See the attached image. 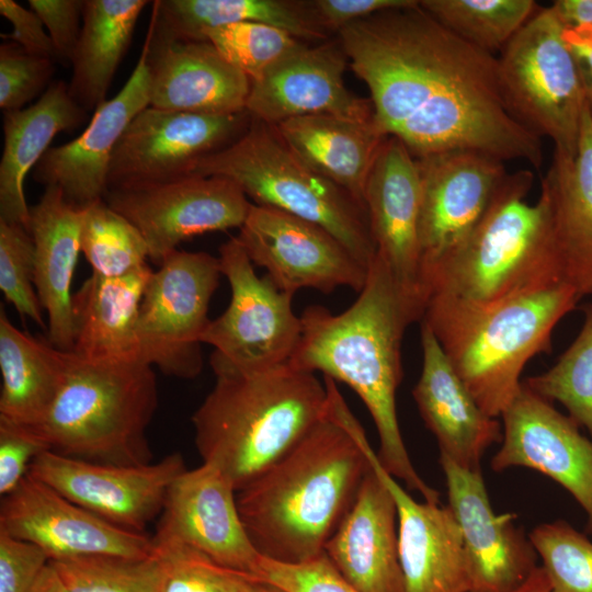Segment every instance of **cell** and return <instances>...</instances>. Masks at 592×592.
<instances>
[{
  "label": "cell",
  "mask_w": 592,
  "mask_h": 592,
  "mask_svg": "<svg viewBox=\"0 0 592 592\" xmlns=\"http://www.w3.org/2000/svg\"><path fill=\"white\" fill-rule=\"evenodd\" d=\"M237 238L253 264L283 292L325 294L345 286L360 293L368 269L322 227L283 210L252 204Z\"/></svg>",
  "instance_id": "14"
},
{
  "label": "cell",
  "mask_w": 592,
  "mask_h": 592,
  "mask_svg": "<svg viewBox=\"0 0 592 592\" xmlns=\"http://www.w3.org/2000/svg\"><path fill=\"white\" fill-rule=\"evenodd\" d=\"M349 64L339 39L315 46L303 43L259 80L252 81L246 103L249 115L269 125L306 115H333L373 122L371 100L344 84Z\"/></svg>",
  "instance_id": "20"
},
{
  "label": "cell",
  "mask_w": 592,
  "mask_h": 592,
  "mask_svg": "<svg viewBox=\"0 0 592 592\" xmlns=\"http://www.w3.org/2000/svg\"><path fill=\"white\" fill-rule=\"evenodd\" d=\"M48 563L41 547L0 531V592H32Z\"/></svg>",
  "instance_id": "47"
},
{
  "label": "cell",
  "mask_w": 592,
  "mask_h": 592,
  "mask_svg": "<svg viewBox=\"0 0 592 592\" xmlns=\"http://www.w3.org/2000/svg\"><path fill=\"white\" fill-rule=\"evenodd\" d=\"M149 106L200 114L246 111L250 79L205 41H177L149 26Z\"/></svg>",
  "instance_id": "25"
},
{
  "label": "cell",
  "mask_w": 592,
  "mask_h": 592,
  "mask_svg": "<svg viewBox=\"0 0 592 592\" xmlns=\"http://www.w3.org/2000/svg\"><path fill=\"white\" fill-rule=\"evenodd\" d=\"M82 209L62 191L46 186L30 208L29 232L34 243L33 283L48 316V343L61 351L73 346L71 282L80 248Z\"/></svg>",
  "instance_id": "29"
},
{
  "label": "cell",
  "mask_w": 592,
  "mask_h": 592,
  "mask_svg": "<svg viewBox=\"0 0 592 592\" xmlns=\"http://www.w3.org/2000/svg\"><path fill=\"white\" fill-rule=\"evenodd\" d=\"M203 38L250 82L259 80L303 44L280 27L258 22L212 29L204 32Z\"/></svg>",
  "instance_id": "40"
},
{
  "label": "cell",
  "mask_w": 592,
  "mask_h": 592,
  "mask_svg": "<svg viewBox=\"0 0 592 592\" xmlns=\"http://www.w3.org/2000/svg\"><path fill=\"white\" fill-rule=\"evenodd\" d=\"M423 311L376 255L363 289L346 310L332 314L311 305L303 311L301 335L289 364L350 386L375 423L383 467L426 502L440 503L439 492L423 481L409 458L396 410L403 334Z\"/></svg>",
  "instance_id": "2"
},
{
  "label": "cell",
  "mask_w": 592,
  "mask_h": 592,
  "mask_svg": "<svg viewBox=\"0 0 592 592\" xmlns=\"http://www.w3.org/2000/svg\"><path fill=\"white\" fill-rule=\"evenodd\" d=\"M448 506L459 525L469 592H514L538 567L537 553L513 520L496 514L480 469L464 468L440 454Z\"/></svg>",
  "instance_id": "19"
},
{
  "label": "cell",
  "mask_w": 592,
  "mask_h": 592,
  "mask_svg": "<svg viewBox=\"0 0 592 592\" xmlns=\"http://www.w3.org/2000/svg\"><path fill=\"white\" fill-rule=\"evenodd\" d=\"M152 272L147 264L119 277L92 273L72 295L70 352L94 361L141 360L137 319Z\"/></svg>",
  "instance_id": "31"
},
{
  "label": "cell",
  "mask_w": 592,
  "mask_h": 592,
  "mask_svg": "<svg viewBox=\"0 0 592 592\" xmlns=\"http://www.w3.org/2000/svg\"><path fill=\"white\" fill-rule=\"evenodd\" d=\"M397 523L395 500L371 466L325 554L361 592H405Z\"/></svg>",
  "instance_id": "27"
},
{
  "label": "cell",
  "mask_w": 592,
  "mask_h": 592,
  "mask_svg": "<svg viewBox=\"0 0 592 592\" xmlns=\"http://www.w3.org/2000/svg\"><path fill=\"white\" fill-rule=\"evenodd\" d=\"M501 418L502 443L491 468L526 467L548 476L579 502L592 532V439L525 384Z\"/></svg>",
  "instance_id": "18"
},
{
  "label": "cell",
  "mask_w": 592,
  "mask_h": 592,
  "mask_svg": "<svg viewBox=\"0 0 592 592\" xmlns=\"http://www.w3.org/2000/svg\"><path fill=\"white\" fill-rule=\"evenodd\" d=\"M250 122L247 111L200 114L148 106L134 117L116 145L109 189L191 177L203 159L238 139Z\"/></svg>",
  "instance_id": "12"
},
{
  "label": "cell",
  "mask_w": 592,
  "mask_h": 592,
  "mask_svg": "<svg viewBox=\"0 0 592 592\" xmlns=\"http://www.w3.org/2000/svg\"><path fill=\"white\" fill-rule=\"evenodd\" d=\"M150 27L157 36L204 41V32L240 22L280 27L300 41H327L308 0H157ZM206 42V41H205Z\"/></svg>",
  "instance_id": "33"
},
{
  "label": "cell",
  "mask_w": 592,
  "mask_h": 592,
  "mask_svg": "<svg viewBox=\"0 0 592 592\" xmlns=\"http://www.w3.org/2000/svg\"><path fill=\"white\" fill-rule=\"evenodd\" d=\"M337 38L369 90L376 126L415 158L473 150L540 168L542 138L509 110L498 58L455 35L420 1L351 23Z\"/></svg>",
  "instance_id": "1"
},
{
  "label": "cell",
  "mask_w": 592,
  "mask_h": 592,
  "mask_svg": "<svg viewBox=\"0 0 592 592\" xmlns=\"http://www.w3.org/2000/svg\"><path fill=\"white\" fill-rule=\"evenodd\" d=\"M32 592H66L58 574L50 565L46 566Z\"/></svg>",
  "instance_id": "53"
},
{
  "label": "cell",
  "mask_w": 592,
  "mask_h": 592,
  "mask_svg": "<svg viewBox=\"0 0 592 592\" xmlns=\"http://www.w3.org/2000/svg\"><path fill=\"white\" fill-rule=\"evenodd\" d=\"M80 248L92 273L104 277L126 275L149 259L140 232L104 200L82 209Z\"/></svg>",
  "instance_id": "37"
},
{
  "label": "cell",
  "mask_w": 592,
  "mask_h": 592,
  "mask_svg": "<svg viewBox=\"0 0 592 592\" xmlns=\"http://www.w3.org/2000/svg\"><path fill=\"white\" fill-rule=\"evenodd\" d=\"M514 592H549L548 579L542 566Z\"/></svg>",
  "instance_id": "54"
},
{
  "label": "cell",
  "mask_w": 592,
  "mask_h": 592,
  "mask_svg": "<svg viewBox=\"0 0 592 592\" xmlns=\"http://www.w3.org/2000/svg\"><path fill=\"white\" fill-rule=\"evenodd\" d=\"M565 36L582 66L588 103L592 112V25L566 29Z\"/></svg>",
  "instance_id": "51"
},
{
  "label": "cell",
  "mask_w": 592,
  "mask_h": 592,
  "mask_svg": "<svg viewBox=\"0 0 592 592\" xmlns=\"http://www.w3.org/2000/svg\"><path fill=\"white\" fill-rule=\"evenodd\" d=\"M0 419L38 425L62 383V351L19 330L0 310Z\"/></svg>",
  "instance_id": "34"
},
{
  "label": "cell",
  "mask_w": 592,
  "mask_h": 592,
  "mask_svg": "<svg viewBox=\"0 0 592 592\" xmlns=\"http://www.w3.org/2000/svg\"><path fill=\"white\" fill-rule=\"evenodd\" d=\"M323 382L328 414L236 493L252 544L278 562H304L325 553L371 468L355 433L357 419L335 382L327 376Z\"/></svg>",
  "instance_id": "3"
},
{
  "label": "cell",
  "mask_w": 592,
  "mask_h": 592,
  "mask_svg": "<svg viewBox=\"0 0 592 592\" xmlns=\"http://www.w3.org/2000/svg\"><path fill=\"white\" fill-rule=\"evenodd\" d=\"M0 13L13 26L1 38L19 45L26 53L57 61L54 44L38 15L13 0H0Z\"/></svg>",
  "instance_id": "50"
},
{
  "label": "cell",
  "mask_w": 592,
  "mask_h": 592,
  "mask_svg": "<svg viewBox=\"0 0 592 592\" xmlns=\"http://www.w3.org/2000/svg\"><path fill=\"white\" fill-rule=\"evenodd\" d=\"M218 259L231 296L202 335V343L214 348L212 369L259 372L289 364L301 335L300 317L292 308L294 295L267 275L258 276L237 237L220 246Z\"/></svg>",
  "instance_id": "10"
},
{
  "label": "cell",
  "mask_w": 592,
  "mask_h": 592,
  "mask_svg": "<svg viewBox=\"0 0 592 592\" xmlns=\"http://www.w3.org/2000/svg\"><path fill=\"white\" fill-rule=\"evenodd\" d=\"M64 378L45 419L29 428L50 451L99 464L144 465L157 378L141 360L94 361L62 351Z\"/></svg>",
  "instance_id": "7"
},
{
  "label": "cell",
  "mask_w": 592,
  "mask_h": 592,
  "mask_svg": "<svg viewBox=\"0 0 592 592\" xmlns=\"http://www.w3.org/2000/svg\"><path fill=\"white\" fill-rule=\"evenodd\" d=\"M525 385L546 400L560 402L592 439V305L585 309L579 334L557 363Z\"/></svg>",
  "instance_id": "38"
},
{
  "label": "cell",
  "mask_w": 592,
  "mask_h": 592,
  "mask_svg": "<svg viewBox=\"0 0 592 592\" xmlns=\"http://www.w3.org/2000/svg\"><path fill=\"white\" fill-rule=\"evenodd\" d=\"M0 531L41 547L49 561L88 556L144 558L153 537L118 527L31 474L2 498Z\"/></svg>",
  "instance_id": "16"
},
{
  "label": "cell",
  "mask_w": 592,
  "mask_h": 592,
  "mask_svg": "<svg viewBox=\"0 0 592 592\" xmlns=\"http://www.w3.org/2000/svg\"><path fill=\"white\" fill-rule=\"evenodd\" d=\"M55 60L26 53L5 41L0 45V107L16 111L43 93L52 84Z\"/></svg>",
  "instance_id": "44"
},
{
  "label": "cell",
  "mask_w": 592,
  "mask_h": 592,
  "mask_svg": "<svg viewBox=\"0 0 592 592\" xmlns=\"http://www.w3.org/2000/svg\"><path fill=\"white\" fill-rule=\"evenodd\" d=\"M421 182V273L460 242L489 208L508 172L504 161L473 150L417 158Z\"/></svg>",
  "instance_id": "17"
},
{
  "label": "cell",
  "mask_w": 592,
  "mask_h": 592,
  "mask_svg": "<svg viewBox=\"0 0 592 592\" xmlns=\"http://www.w3.org/2000/svg\"><path fill=\"white\" fill-rule=\"evenodd\" d=\"M581 298L563 283L488 305L425 301V323L481 410L499 418L521 390L527 362L550 348L556 325Z\"/></svg>",
  "instance_id": "5"
},
{
  "label": "cell",
  "mask_w": 592,
  "mask_h": 592,
  "mask_svg": "<svg viewBox=\"0 0 592 592\" xmlns=\"http://www.w3.org/2000/svg\"><path fill=\"white\" fill-rule=\"evenodd\" d=\"M185 470L180 453L157 463L113 465L48 449L33 460L29 474L99 517L144 533L147 524L163 511L169 488Z\"/></svg>",
  "instance_id": "15"
},
{
  "label": "cell",
  "mask_w": 592,
  "mask_h": 592,
  "mask_svg": "<svg viewBox=\"0 0 592 592\" xmlns=\"http://www.w3.org/2000/svg\"><path fill=\"white\" fill-rule=\"evenodd\" d=\"M274 127L303 161L365 209L366 181L387 137L374 121L363 123L319 114L289 118Z\"/></svg>",
  "instance_id": "32"
},
{
  "label": "cell",
  "mask_w": 592,
  "mask_h": 592,
  "mask_svg": "<svg viewBox=\"0 0 592 592\" xmlns=\"http://www.w3.org/2000/svg\"><path fill=\"white\" fill-rule=\"evenodd\" d=\"M34 243L21 225L0 220V289L15 310L45 328L33 283Z\"/></svg>",
  "instance_id": "43"
},
{
  "label": "cell",
  "mask_w": 592,
  "mask_h": 592,
  "mask_svg": "<svg viewBox=\"0 0 592 592\" xmlns=\"http://www.w3.org/2000/svg\"><path fill=\"white\" fill-rule=\"evenodd\" d=\"M455 35L496 56L535 13L533 0H420Z\"/></svg>",
  "instance_id": "36"
},
{
  "label": "cell",
  "mask_w": 592,
  "mask_h": 592,
  "mask_svg": "<svg viewBox=\"0 0 592 592\" xmlns=\"http://www.w3.org/2000/svg\"><path fill=\"white\" fill-rule=\"evenodd\" d=\"M528 170L508 173L486 214L454 248L422 270L425 301L488 305L517 293L562 283L551 244L547 205L526 197ZM565 284V283H563Z\"/></svg>",
  "instance_id": "6"
},
{
  "label": "cell",
  "mask_w": 592,
  "mask_h": 592,
  "mask_svg": "<svg viewBox=\"0 0 592 592\" xmlns=\"http://www.w3.org/2000/svg\"><path fill=\"white\" fill-rule=\"evenodd\" d=\"M553 5L537 8L500 53L499 75L511 113L555 150L576 155L589 106L582 66Z\"/></svg>",
  "instance_id": "9"
},
{
  "label": "cell",
  "mask_w": 592,
  "mask_h": 592,
  "mask_svg": "<svg viewBox=\"0 0 592 592\" xmlns=\"http://www.w3.org/2000/svg\"><path fill=\"white\" fill-rule=\"evenodd\" d=\"M48 445L29 428L0 419V494L16 489L29 474L33 460Z\"/></svg>",
  "instance_id": "46"
},
{
  "label": "cell",
  "mask_w": 592,
  "mask_h": 592,
  "mask_svg": "<svg viewBox=\"0 0 592 592\" xmlns=\"http://www.w3.org/2000/svg\"><path fill=\"white\" fill-rule=\"evenodd\" d=\"M88 112L69 92L68 83L55 81L38 100L3 114V150L0 160V220L29 231L30 207L24 194L27 173L50 148L60 132H71Z\"/></svg>",
  "instance_id": "30"
},
{
  "label": "cell",
  "mask_w": 592,
  "mask_h": 592,
  "mask_svg": "<svg viewBox=\"0 0 592 592\" xmlns=\"http://www.w3.org/2000/svg\"><path fill=\"white\" fill-rule=\"evenodd\" d=\"M356 436L397 508L405 592H469L463 535L452 509L415 501L380 464L357 421Z\"/></svg>",
  "instance_id": "24"
},
{
  "label": "cell",
  "mask_w": 592,
  "mask_h": 592,
  "mask_svg": "<svg viewBox=\"0 0 592 592\" xmlns=\"http://www.w3.org/2000/svg\"><path fill=\"white\" fill-rule=\"evenodd\" d=\"M240 592H287L274 584L248 579Z\"/></svg>",
  "instance_id": "55"
},
{
  "label": "cell",
  "mask_w": 592,
  "mask_h": 592,
  "mask_svg": "<svg viewBox=\"0 0 592 592\" xmlns=\"http://www.w3.org/2000/svg\"><path fill=\"white\" fill-rule=\"evenodd\" d=\"M549 232L562 283L592 294V112L582 118L576 155L554 151L542 179Z\"/></svg>",
  "instance_id": "28"
},
{
  "label": "cell",
  "mask_w": 592,
  "mask_h": 592,
  "mask_svg": "<svg viewBox=\"0 0 592 592\" xmlns=\"http://www.w3.org/2000/svg\"><path fill=\"white\" fill-rule=\"evenodd\" d=\"M49 562L66 592H160L162 566L156 546L144 558L88 556Z\"/></svg>",
  "instance_id": "39"
},
{
  "label": "cell",
  "mask_w": 592,
  "mask_h": 592,
  "mask_svg": "<svg viewBox=\"0 0 592 592\" xmlns=\"http://www.w3.org/2000/svg\"><path fill=\"white\" fill-rule=\"evenodd\" d=\"M221 275L218 258L175 250L147 282L139 306L140 357L163 374L194 378L203 367L202 335Z\"/></svg>",
  "instance_id": "11"
},
{
  "label": "cell",
  "mask_w": 592,
  "mask_h": 592,
  "mask_svg": "<svg viewBox=\"0 0 592 592\" xmlns=\"http://www.w3.org/2000/svg\"><path fill=\"white\" fill-rule=\"evenodd\" d=\"M364 205L378 255L400 287L424 309L419 220L421 182L417 158L394 136L384 140L369 171Z\"/></svg>",
  "instance_id": "23"
},
{
  "label": "cell",
  "mask_w": 592,
  "mask_h": 592,
  "mask_svg": "<svg viewBox=\"0 0 592 592\" xmlns=\"http://www.w3.org/2000/svg\"><path fill=\"white\" fill-rule=\"evenodd\" d=\"M147 52L145 39L136 67L119 92L95 109L80 136L50 147L33 169L36 182L58 186L65 198L79 209L104 200L116 145L134 117L149 106Z\"/></svg>",
  "instance_id": "22"
},
{
  "label": "cell",
  "mask_w": 592,
  "mask_h": 592,
  "mask_svg": "<svg viewBox=\"0 0 592 592\" xmlns=\"http://www.w3.org/2000/svg\"><path fill=\"white\" fill-rule=\"evenodd\" d=\"M104 201L136 227L158 265L191 237L240 228L252 206L232 180L202 175L109 189Z\"/></svg>",
  "instance_id": "13"
},
{
  "label": "cell",
  "mask_w": 592,
  "mask_h": 592,
  "mask_svg": "<svg viewBox=\"0 0 592 592\" xmlns=\"http://www.w3.org/2000/svg\"><path fill=\"white\" fill-rule=\"evenodd\" d=\"M146 0H86L82 27L68 83L87 112L106 101L113 77L130 44Z\"/></svg>",
  "instance_id": "35"
},
{
  "label": "cell",
  "mask_w": 592,
  "mask_h": 592,
  "mask_svg": "<svg viewBox=\"0 0 592 592\" xmlns=\"http://www.w3.org/2000/svg\"><path fill=\"white\" fill-rule=\"evenodd\" d=\"M86 0H29L47 30L54 44L56 58L71 65L81 33Z\"/></svg>",
  "instance_id": "48"
},
{
  "label": "cell",
  "mask_w": 592,
  "mask_h": 592,
  "mask_svg": "<svg viewBox=\"0 0 592 592\" xmlns=\"http://www.w3.org/2000/svg\"><path fill=\"white\" fill-rule=\"evenodd\" d=\"M528 538L542 559L549 592H592V542L565 521L536 526Z\"/></svg>",
  "instance_id": "41"
},
{
  "label": "cell",
  "mask_w": 592,
  "mask_h": 592,
  "mask_svg": "<svg viewBox=\"0 0 592 592\" xmlns=\"http://www.w3.org/2000/svg\"><path fill=\"white\" fill-rule=\"evenodd\" d=\"M551 5L567 30L592 25V0H557Z\"/></svg>",
  "instance_id": "52"
},
{
  "label": "cell",
  "mask_w": 592,
  "mask_h": 592,
  "mask_svg": "<svg viewBox=\"0 0 592 592\" xmlns=\"http://www.w3.org/2000/svg\"><path fill=\"white\" fill-rule=\"evenodd\" d=\"M422 369L412 395L440 454L468 469H480L487 448L503 429L486 414L458 376L431 329L421 322Z\"/></svg>",
  "instance_id": "26"
},
{
  "label": "cell",
  "mask_w": 592,
  "mask_h": 592,
  "mask_svg": "<svg viewBox=\"0 0 592 592\" xmlns=\"http://www.w3.org/2000/svg\"><path fill=\"white\" fill-rule=\"evenodd\" d=\"M415 0H308L318 25L329 36L377 12L406 7Z\"/></svg>",
  "instance_id": "49"
},
{
  "label": "cell",
  "mask_w": 592,
  "mask_h": 592,
  "mask_svg": "<svg viewBox=\"0 0 592 592\" xmlns=\"http://www.w3.org/2000/svg\"><path fill=\"white\" fill-rule=\"evenodd\" d=\"M193 175L230 179L255 205L273 207L322 227L367 269L376 257L365 209L303 161L273 125L251 117L246 132L203 159Z\"/></svg>",
  "instance_id": "8"
},
{
  "label": "cell",
  "mask_w": 592,
  "mask_h": 592,
  "mask_svg": "<svg viewBox=\"0 0 592 592\" xmlns=\"http://www.w3.org/2000/svg\"><path fill=\"white\" fill-rule=\"evenodd\" d=\"M252 579L287 592H361L338 571L325 553L298 563L261 557Z\"/></svg>",
  "instance_id": "45"
},
{
  "label": "cell",
  "mask_w": 592,
  "mask_h": 592,
  "mask_svg": "<svg viewBox=\"0 0 592 592\" xmlns=\"http://www.w3.org/2000/svg\"><path fill=\"white\" fill-rule=\"evenodd\" d=\"M216 382L192 415L203 463L236 492L295 446L329 411L327 387L291 364L259 372L213 369Z\"/></svg>",
  "instance_id": "4"
},
{
  "label": "cell",
  "mask_w": 592,
  "mask_h": 592,
  "mask_svg": "<svg viewBox=\"0 0 592 592\" xmlns=\"http://www.w3.org/2000/svg\"><path fill=\"white\" fill-rule=\"evenodd\" d=\"M236 493L230 480L212 464L186 469L169 488L157 533L252 579L262 556L242 523Z\"/></svg>",
  "instance_id": "21"
},
{
  "label": "cell",
  "mask_w": 592,
  "mask_h": 592,
  "mask_svg": "<svg viewBox=\"0 0 592 592\" xmlns=\"http://www.w3.org/2000/svg\"><path fill=\"white\" fill-rule=\"evenodd\" d=\"M162 566L160 592H240L251 579L226 569L171 536H153Z\"/></svg>",
  "instance_id": "42"
}]
</instances>
